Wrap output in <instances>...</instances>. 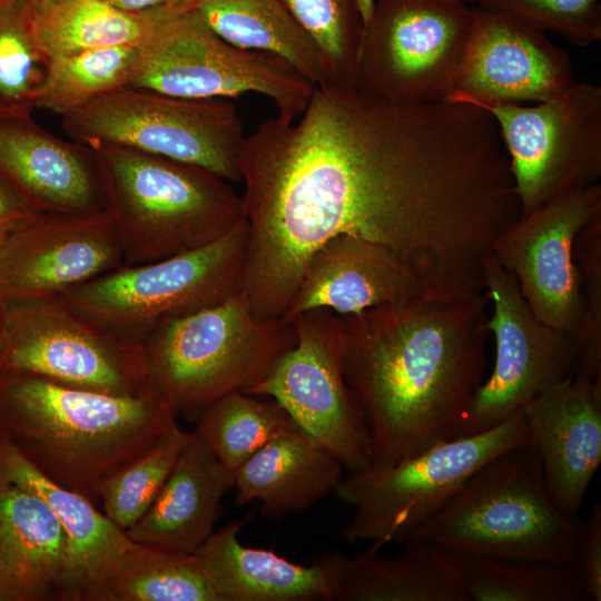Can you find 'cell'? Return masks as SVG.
Instances as JSON below:
<instances>
[{
    "label": "cell",
    "mask_w": 601,
    "mask_h": 601,
    "mask_svg": "<svg viewBox=\"0 0 601 601\" xmlns=\"http://www.w3.org/2000/svg\"><path fill=\"white\" fill-rule=\"evenodd\" d=\"M240 167L243 290L260 319H284L308 258L337 235L386 246L426 288L483 290V258L521 215L495 119L452 99L315 86L296 119L245 137Z\"/></svg>",
    "instance_id": "6da1fadb"
},
{
    "label": "cell",
    "mask_w": 601,
    "mask_h": 601,
    "mask_svg": "<svg viewBox=\"0 0 601 601\" xmlns=\"http://www.w3.org/2000/svg\"><path fill=\"white\" fill-rule=\"evenodd\" d=\"M489 294L425 289L338 315L345 382L368 431L372 464L454 439L483 382Z\"/></svg>",
    "instance_id": "7a4b0ae2"
},
{
    "label": "cell",
    "mask_w": 601,
    "mask_h": 601,
    "mask_svg": "<svg viewBox=\"0 0 601 601\" xmlns=\"http://www.w3.org/2000/svg\"><path fill=\"white\" fill-rule=\"evenodd\" d=\"M176 417L156 394L117 395L0 371V426L45 475L95 503Z\"/></svg>",
    "instance_id": "3957f363"
},
{
    "label": "cell",
    "mask_w": 601,
    "mask_h": 601,
    "mask_svg": "<svg viewBox=\"0 0 601 601\" xmlns=\"http://www.w3.org/2000/svg\"><path fill=\"white\" fill-rule=\"evenodd\" d=\"M89 148L125 265L198 249L246 219L243 195L204 168L117 145Z\"/></svg>",
    "instance_id": "277c9868"
},
{
    "label": "cell",
    "mask_w": 601,
    "mask_h": 601,
    "mask_svg": "<svg viewBox=\"0 0 601 601\" xmlns=\"http://www.w3.org/2000/svg\"><path fill=\"white\" fill-rule=\"evenodd\" d=\"M582 528L553 503L529 441L477 469L410 540L475 555L569 564L575 562Z\"/></svg>",
    "instance_id": "5b68a950"
},
{
    "label": "cell",
    "mask_w": 601,
    "mask_h": 601,
    "mask_svg": "<svg viewBox=\"0 0 601 601\" xmlns=\"http://www.w3.org/2000/svg\"><path fill=\"white\" fill-rule=\"evenodd\" d=\"M295 342L292 322L256 317L240 289L162 323L141 343L154 392L178 415L256 386Z\"/></svg>",
    "instance_id": "8992f818"
},
{
    "label": "cell",
    "mask_w": 601,
    "mask_h": 601,
    "mask_svg": "<svg viewBox=\"0 0 601 601\" xmlns=\"http://www.w3.org/2000/svg\"><path fill=\"white\" fill-rule=\"evenodd\" d=\"M529 441L522 408L485 432L440 442L395 464L348 472L334 492L354 509L344 539L378 549L404 544L477 469Z\"/></svg>",
    "instance_id": "52a82bcc"
},
{
    "label": "cell",
    "mask_w": 601,
    "mask_h": 601,
    "mask_svg": "<svg viewBox=\"0 0 601 601\" xmlns=\"http://www.w3.org/2000/svg\"><path fill=\"white\" fill-rule=\"evenodd\" d=\"M247 246L245 219L204 247L151 263L124 264L60 298L107 329L141 343L162 323L243 289Z\"/></svg>",
    "instance_id": "ba28073f"
},
{
    "label": "cell",
    "mask_w": 601,
    "mask_h": 601,
    "mask_svg": "<svg viewBox=\"0 0 601 601\" xmlns=\"http://www.w3.org/2000/svg\"><path fill=\"white\" fill-rule=\"evenodd\" d=\"M71 140L117 145L242 181L243 121L231 99H194L122 87L62 116Z\"/></svg>",
    "instance_id": "9c48e42d"
},
{
    "label": "cell",
    "mask_w": 601,
    "mask_h": 601,
    "mask_svg": "<svg viewBox=\"0 0 601 601\" xmlns=\"http://www.w3.org/2000/svg\"><path fill=\"white\" fill-rule=\"evenodd\" d=\"M127 87L194 99L260 93L284 121L305 110L315 88L283 59L220 38L195 7L167 17L141 42Z\"/></svg>",
    "instance_id": "30bf717a"
},
{
    "label": "cell",
    "mask_w": 601,
    "mask_h": 601,
    "mask_svg": "<svg viewBox=\"0 0 601 601\" xmlns=\"http://www.w3.org/2000/svg\"><path fill=\"white\" fill-rule=\"evenodd\" d=\"M474 19L466 0H374L356 86L400 104L447 99Z\"/></svg>",
    "instance_id": "8fae6325"
},
{
    "label": "cell",
    "mask_w": 601,
    "mask_h": 601,
    "mask_svg": "<svg viewBox=\"0 0 601 601\" xmlns=\"http://www.w3.org/2000/svg\"><path fill=\"white\" fill-rule=\"evenodd\" d=\"M0 371L117 395L156 394L142 343L107 329L60 297L7 302Z\"/></svg>",
    "instance_id": "7c38bea8"
},
{
    "label": "cell",
    "mask_w": 601,
    "mask_h": 601,
    "mask_svg": "<svg viewBox=\"0 0 601 601\" xmlns=\"http://www.w3.org/2000/svg\"><path fill=\"white\" fill-rule=\"evenodd\" d=\"M495 119L521 215L600 183L601 88L575 81L561 97L535 105L484 107Z\"/></svg>",
    "instance_id": "4fadbf2b"
},
{
    "label": "cell",
    "mask_w": 601,
    "mask_h": 601,
    "mask_svg": "<svg viewBox=\"0 0 601 601\" xmlns=\"http://www.w3.org/2000/svg\"><path fill=\"white\" fill-rule=\"evenodd\" d=\"M288 322L296 333L295 344L245 393L276 401L348 472L367 469L372 464L370 435L344 378L339 316L315 308Z\"/></svg>",
    "instance_id": "5bb4252c"
},
{
    "label": "cell",
    "mask_w": 601,
    "mask_h": 601,
    "mask_svg": "<svg viewBox=\"0 0 601 601\" xmlns=\"http://www.w3.org/2000/svg\"><path fill=\"white\" fill-rule=\"evenodd\" d=\"M483 274L493 314L495 358L490 377L477 387L455 437L491 430L550 387L572 377L577 367L574 339L539 321L518 282L490 252Z\"/></svg>",
    "instance_id": "9a60e30c"
},
{
    "label": "cell",
    "mask_w": 601,
    "mask_h": 601,
    "mask_svg": "<svg viewBox=\"0 0 601 601\" xmlns=\"http://www.w3.org/2000/svg\"><path fill=\"white\" fill-rule=\"evenodd\" d=\"M600 211L598 183L520 215L492 246L534 316L572 338L582 314L581 274L573 260V243Z\"/></svg>",
    "instance_id": "2e32d148"
},
{
    "label": "cell",
    "mask_w": 601,
    "mask_h": 601,
    "mask_svg": "<svg viewBox=\"0 0 601 601\" xmlns=\"http://www.w3.org/2000/svg\"><path fill=\"white\" fill-rule=\"evenodd\" d=\"M124 264L106 209L43 211L7 233L0 249V295L7 302L61 297Z\"/></svg>",
    "instance_id": "e0dca14e"
},
{
    "label": "cell",
    "mask_w": 601,
    "mask_h": 601,
    "mask_svg": "<svg viewBox=\"0 0 601 601\" xmlns=\"http://www.w3.org/2000/svg\"><path fill=\"white\" fill-rule=\"evenodd\" d=\"M575 81L569 55L546 32L479 4L455 88L447 99L481 108L535 105L561 97Z\"/></svg>",
    "instance_id": "ac0fdd59"
},
{
    "label": "cell",
    "mask_w": 601,
    "mask_h": 601,
    "mask_svg": "<svg viewBox=\"0 0 601 601\" xmlns=\"http://www.w3.org/2000/svg\"><path fill=\"white\" fill-rule=\"evenodd\" d=\"M546 490L556 508L579 520L601 462V382L573 375L523 407Z\"/></svg>",
    "instance_id": "d6986e66"
},
{
    "label": "cell",
    "mask_w": 601,
    "mask_h": 601,
    "mask_svg": "<svg viewBox=\"0 0 601 601\" xmlns=\"http://www.w3.org/2000/svg\"><path fill=\"white\" fill-rule=\"evenodd\" d=\"M426 289L390 248L352 235H337L308 258L284 317L315 308L337 315L410 300Z\"/></svg>",
    "instance_id": "ffe728a7"
},
{
    "label": "cell",
    "mask_w": 601,
    "mask_h": 601,
    "mask_svg": "<svg viewBox=\"0 0 601 601\" xmlns=\"http://www.w3.org/2000/svg\"><path fill=\"white\" fill-rule=\"evenodd\" d=\"M0 171L41 213L105 209L92 150L50 134L31 115L0 114Z\"/></svg>",
    "instance_id": "44dd1931"
},
{
    "label": "cell",
    "mask_w": 601,
    "mask_h": 601,
    "mask_svg": "<svg viewBox=\"0 0 601 601\" xmlns=\"http://www.w3.org/2000/svg\"><path fill=\"white\" fill-rule=\"evenodd\" d=\"M403 552L385 558L371 545L351 556L339 551L311 558L328 581L334 601H465L453 550L408 540Z\"/></svg>",
    "instance_id": "7402d4cb"
},
{
    "label": "cell",
    "mask_w": 601,
    "mask_h": 601,
    "mask_svg": "<svg viewBox=\"0 0 601 601\" xmlns=\"http://www.w3.org/2000/svg\"><path fill=\"white\" fill-rule=\"evenodd\" d=\"M0 483L35 494L51 510L68 541L67 601H91L134 541L95 502L52 481L37 469L1 426Z\"/></svg>",
    "instance_id": "603a6c76"
},
{
    "label": "cell",
    "mask_w": 601,
    "mask_h": 601,
    "mask_svg": "<svg viewBox=\"0 0 601 601\" xmlns=\"http://www.w3.org/2000/svg\"><path fill=\"white\" fill-rule=\"evenodd\" d=\"M234 487V472L194 432L147 512L128 538L194 554L214 533L221 500Z\"/></svg>",
    "instance_id": "cb8c5ba5"
},
{
    "label": "cell",
    "mask_w": 601,
    "mask_h": 601,
    "mask_svg": "<svg viewBox=\"0 0 601 601\" xmlns=\"http://www.w3.org/2000/svg\"><path fill=\"white\" fill-rule=\"evenodd\" d=\"M66 533L47 504L0 483V588L11 601H67Z\"/></svg>",
    "instance_id": "d4e9b609"
},
{
    "label": "cell",
    "mask_w": 601,
    "mask_h": 601,
    "mask_svg": "<svg viewBox=\"0 0 601 601\" xmlns=\"http://www.w3.org/2000/svg\"><path fill=\"white\" fill-rule=\"evenodd\" d=\"M343 464L294 422L234 471L236 505L260 504L266 519L299 513L335 492Z\"/></svg>",
    "instance_id": "484cf974"
},
{
    "label": "cell",
    "mask_w": 601,
    "mask_h": 601,
    "mask_svg": "<svg viewBox=\"0 0 601 601\" xmlns=\"http://www.w3.org/2000/svg\"><path fill=\"white\" fill-rule=\"evenodd\" d=\"M240 529L242 523L230 521L194 553L218 601H334L328 581L315 565L245 546Z\"/></svg>",
    "instance_id": "4316f807"
},
{
    "label": "cell",
    "mask_w": 601,
    "mask_h": 601,
    "mask_svg": "<svg viewBox=\"0 0 601 601\" xmlns=\"http://www.w3.org/2000/svg\"><path fill=\"white\" fill-rule=\"evenodd\" d=\"M189 8L129 13L105 0H30L35 40L49 58L141 43L167 17Z\"/></svg>",
    "instance_id": "83f0119b"
},
{
    "label": "cell",
    "mask_w": 601,
    "mask_h": 601,
    "mask_svg": "<svg viewBox=\"0 0 601 601\" xmlns=\"http://www.w3.org/2000/svg\"><path fill=\"white\" fill-rule=\"evenodd\" d=\"M195 9L230 45L274 55L322 85L318 50L282 0H196Z\"/></svg>",
    "instance_id": "f1b7e54d"
},
{
    "label": "cell",
    "mask_w": 601,
    "mask_h": 601,
    "mask_svg": "<svg viewBox=\"0 0 601 601\" xmlns=\"http://www.w3.org/2000/svg\"><path fill=\"white\" fill-rule=\"evenodd\" d=\"M91 601H218L196 556L134 542Z\"/></svg>",
    "instance_id": "f546056e"
},
{
    "label": "cell",
    "mask_w": 601,
    "mask_h": 601,
    "mask_svg": "<svg viewBox=\"0 0 601 601\" xmlns=\"http://www.w3.org/2000/svg\"><path fill=\"white\" fill-rule=\"evenodd\" d=\"M454 552L462 573L465 601L587 600L574 563L558 564Z\"/></svg>",
    "instance_id": "4dcf8cb0"
},
{
    "label": "cell",
    "mask_w": 601,
    "mask_h": 601,
    "mask_svg": "<svg viewBox=\"0 0 601 601\" xmlns=\"http://www.w3.org/2000/svg\"><path fill=\"white\" fill-rule=\"evenodd\" d=\"M292 422L273 398L234 391L199 412L195 432L234 472Z\"/></svg>",
    "instance_id": "1f68e13d"
},
{
    "label": "cell",
    "mask_w": 601,
    "mask_h": 601,
    "mask_svg": "<svg viewBox=\"0 0 601 601\" xmlns=\"http://www.w3.org/2000/svg\"><path fill=\"white\" fill-rule=\"evenodd\" d=\"M139 45L86 50L49 59L36 108L61 117L130 80Z\"/></svg>",
    "instance_id": "d6a6232c"
},
{
    "label": "cell",
    "mask_w": 601,
    "mask_h": 601,
    "mask_svg": "<svg viewBox=\"0 0 601 601\" xmlns=\"http://www.w3.org/2000/svg\"><path fill=\"white\" fill-rule=\"evenodd\" d=\"M315 43L323 85L356 86L364 24L358 0H282Z\"/></svg>",
    "instance_id": "836d02e7"
},
{
    "label": "cell",
    "mask_w": 601,
    "mask_h": 601,
    "mask_svg": "<svg viewBox=\"0 0 601 601\" xmlns=\"http://www.w3.org/2000/svg\"><path fill=\"white\" fill-rule=\"evenodd\" d=\"M193 436L175 421L148 450L106 482L99 502L118 528L128 530L147 512Z\"/></svg>",
    "instance_id": "e575fe53"
},
{
    "label": "cell",
    "mask_w": 601,
    "mask_h": 601,
    "mask_svg": "<svg viewBox=\"0 0 601 601\" xmlns=\"http://www.w3.org/2000/svg\"><path fill=\"white\" fill-rule=\"evenodd\" d=\"M48 63L31 30L30 0H11L1 6L0 114H32Z\"/></svg>",
    "instance_id": "d590c367"
},
{
    "label": "cell",
    "mask_w": 601,
    "mask_h": 601,
    "mask_svg": "<svg viewBox=\"0 0 601 601\" xmlns=\"http://www.w3.org/2000/svg\"><path fill=\"white\" fill-rule=\"evenodd\" d=\"M573 260L581 274L582 314L574 335V375L601 382V211L575 236Z\"/></svg>",
    "instance_id": "8d00e7d4"
},
{
    "label": "cell",
    "mask_w": 601,
    "mask_h": 601,
    "mask_svg": "<svg viewBox=\"0 0 601 601\" xmlns=\"http://www.w3.org/2000/svg\"><path fill=\"white\" fill-rule=\"evenodd\" d=\"M475 3L510 13L577 47L601 40L600 0H479Z\"/></svg>",
    "instance_id": "74e56055"
},
{
    "label": "cell",
    "mask_w": 601,
    "mask_h": 601,
    "mask_svg": "<svg viewBox=\"0 0 601 601\" xmlns=\"http://www.w3.org/2000/svg\"><path fill=\"white\" fill-rule=\"evenodd\" d=\"M574 565L581 578L587 600H601V505L594 503L582 536Z\"/></svg>",
    "instance_id": "f35d334b"
},
{
    "label": "cell",
    "mask_w": 601,
    "mask_h": 601,
    "mask_svg": "<svg viewBox=\"0 0 601 601\" xmlns=\"http://www.w3.org/2000/svg\"><path fill=\"white\" fill-rule=\"evenodd\" d=\"M40 213L0 171V230L9 231Z\"/></svg>",
    "instance_id": "ab89813d"
},
{
    "label": "cell",
    "mask_w": 601,
    "mask_h": 601,
    "mask_svg": "<svg viewBox=\"0 0 601 601\" xmlns=\"http://www.w3.org/2000/svg\"><path fill=\"white\" fill-rule=\"evenodd\" d=\"M112 7L129 13H147L166 8H193L196 0H105Z\"/></svg>",
    "instance_id": "60d3db41"
},
{
    "label": "cell",
    "mask_w": 601,
    "mask_h": 601,
    "mask_svg": "<svg viewBox=\"0 0 601 601\" xmlns=\"http://www.w3.org/2000/svg\"><path fill=\"white\" fill-rule=\"evenodd\" d=\"M7 315V300L0 295V352L3 343Z\"/></svg>",
    "instance_id": "b9f144b4"
},
{
    "label": "cell",
    "mask_w": 601,
    "mask_h": 601,
    "mask_svg": "<svg viewBox=\"0 0 601 601\" xmlns=\"http://www.w3.org/2000/svg\"><path fill=\"white\" fill-rule=\"evenodd\" d=\"M373 1L374 0H358V6H359V10H361L364 27L367 23L370 17H371L372 8H373Z\"/></svg>",
    "instance_id": "7bdbcfd3"
},
{
    "label": "cell",
    "mask_w": 601,
    "mask_h": 601,
    "mask_svg": "<svg viewBox=\"0 0 601 601\" xmlns=\"http://www.w3.org/2000/svg\"><path fill=\"white\" fill-rule=\"evenodd\" d=\"M0 601H11L10 597L0 588Z\"/></svg>",
    "instance_id": "ee69618b"
},
{
    "label": "cell",
    "mask_w": 601,
    "mask_h": 601,
    "mask_svg": "<svg viewBox=\"0 0 601 601\" xmlns=\"http://www.w3.org/2000/svg\"><path fill=\"white\" fill-rule=\"evenodd\" d=\"M7 233V230H0V249L2 247Z\"/></svg>",
    "instance_id": "f6af8a7d"
},
{
    "label": "cell",
    "mask_w": 601,
    "mask_h": 601,
    "mask_svg": "<svg viewBox=\"0 0 601 601\" xmlns=\"http://www.w3.org/2000/svg\"><path fill=\"white\" fill-rule=\"evenodd\" d=\"M11 0H0V7L3 6L4 3L9 2Z\"/></svg>",
    "instance_id": "bcb514c9"
},
{
    "label": "cell",
    "mask_w": 601,
    "mask_h": 601,
    "mask_svg": "<svg viewBox=\"0 0 601 601\" xmlns=\"http://www.w3.org/2000/svg\"><path fill=\"white\" fill-rule=\"evenodd\" d=\"M466 1L472 3V2H477L479 0H466Z\"/></svg>",
    "instance_id": "7dc6e473"
}]
</instances>
